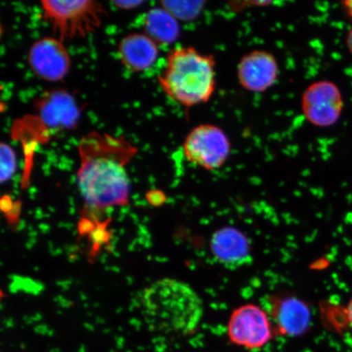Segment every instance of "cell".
<instances>
[{"instance_id": "obj_19", "label": "cell", "mask_w": 352, "mask_h": 352, "mask_svg": "<svg viewBox=\"0 0 352 352\" xmlns=\"http://www.w3.org/2000/svg\"><path fill=\"white\" fill-rule=\"evenodd\" d=\"M21 212V204L19 201L13 202V205L10 210L6 214L8 223L15 226L19 222Z\"/></svg>"}, {"instance_id": "obj_16", "label": "cell", "mask_w": 352, "mask_h": 352, "mask_svg": "<svg viewBox=\"0 0 352 352\" xmlns=\"http://www.w3.org/2000/svg\"><path fill=\"white\" fill-rule=\"evenodd\" d=\"M0 161H1L0 179L1 183H4L12 177L16 169L15 152L10 145L6 143L3 142L0 145Z\"/></svg>"}, {"instance_id": "obj_4", "label": "cell", "mask_w": 352, "mask_h": 352, "mask_svg": "<svg viewBox=\"0 0 352 352\" xmlns=\"http://www.w3.org/2000/svg\"><path fill=\"white\" fill-rule=\"evenodd\" d=\"M43 16L60 41L85 38L96 32L107 14L102 4L94 0L41 2Z\"/></svg>"}, {"instance_id": "obj_22", "label": "cell", "mask_w": 352, "mask_h": 352, "mask_svg": "<svg viewBox=\"0 0 352 352\" xmlns=\"http://www.w3.org/2000/svg\"><path fill=\"white\" fill-rule=\"evenodd\" d=\"M344 312L346 323L352 329V298L350 299L349 303H347Z\"/></svg>"}, {"instance_id": "obj_10", "label": "cell", "mask_w": 352, "mask_h": 352, "mask_svg": "<svg viewBox=\"0 0 352 352\" xmlns=\"http://www.w3.org/2000/svg\"><path fill=\"white\" fill-rule=\"evenodd\" d=\"M28 60L32 72L48 82L63 80L72 65L63 42L55 37H44L35 41L30 48Z\"/></svg>"}, {"instance_id": "obj_9", "label": "cell", "mask_w": 352, "mask_h": 352, "mask_svg": "<svg viewBox=\"0 0 352 352\" xmlns=\"http://www.w3.org/2000/svg\"><path fill=\"white\" fill-rule=\"evenodd\" d=\"M280 76V65L272 52L255 50L248 52L236 66L239 85L252 94H263L274 87Z\"/></svg>"}, {"instance_id": "obj_24", "label": "cell", "mask_w": 352, "mask_h": 352, "mask_svg": "<svg viewBox=\"0 0 352 352\" xmlns=\"http://www.w3.org/2000/svg\"><path fill=\"white\" fill-rule=\"evenodd\" d=\"M342 4L346 12L349 13V15L351 17H352V0H350V1L343 2Z\"/></svg>"}, {"instance_id": "obj_3", "label": "cell", "mask_w": 352, "mask_h": 352, "mask_svg": "<svg viewBox=\"0 0 352 352\" xmlns=\"http://www.w3.org/2000/svg\"><path fill=\"white\" fill-rule=\"evenodd\" d=\"M143 314L149 327L164 333L188 336L204 316V302L190 285L175 279L155 281L144 290Z\"/></svg>"}, {"instance_id": "obj_7", "label": "cell", "mask_w": 352, "mask_h": 352, "mask_svg": "<svg viewBox=\"0 0 352 352\" xmlns=\"http://www.w3.org/2000/svg\"><path fill=\"white\" fill-rule=\"evenodd\" d=\"M343 105L340 87L331 81L312 82L301 96L303 117L311 125L320 129L336 124L341 117Z\"/></svg>"}, {"instance_id": "obj_23", "label": "cell", "mask_w": 352, "mask_h": 352, "mask_svg": "<svg viewBox=\"0 0 352 352\" xmlns=\"http://www.w3.org/2000/svg\"><path fill=\"white\" fill-rule=\"evenodd\" d=\"M346 43V47L349 48L350 54L352 55V26L349 30V32H347Z\"/></svg>"}, {"instance_id": "obj_15", "label": "cell", "mask_w": 352, "mask_h": 352, "mask_svg": "<svg viewBox=\"0 0 352 352\" xmlns=\"http://www.w3.org/2000/svg\"><path fill=\"white\" fill-rule=\"evenodd\" d=\"M202 1H162L161 6L176 20L190 21L197 19L204 8Z\"/></svg>"}, {"instance_id": "obj_1", "label": "cell", "mask_w": 352, "mask_h": 352, "mask_svg": "<svg viewBox=\"0 0 352 352\" xmlns=\"http://www.w3.org/2000/svg\"><path fill=\"white\" fill-rule=\"evenodd\" d=\"M78 151L77 182L86 205L104 209L127 204L130 180L126 166L138 153V147L125 136L91 131L79 140Z\"/></svg>"}, {"instance_id": "obj_6", "label": "cell", "mask_w": 352, "mask_h": 352, "mask_svg": "<svg viewBox=\"0 0 352 352\" xmlns=\"http://www.w3.org/2000/svg\"><path fill=\"white\" fill-rule=\"evenodd\" d=\"M274 333L270 316L254 305L236 308L227 325L228 340L233 345L248 351L262 349L271 342Z\"/></svg>"}, {"instance_id": "obj_5", "label": "cell", "mask_w": 352, "mask_h": 352, "mask_svg": "<svg viewBox=\"0 0 352 352\" xmlns=\"http://www.w3.org/2000/svg\"><path fill=\"white\" fill-rule=\"evenodd\" d=\"M183 153L191 164L208 171L221 168L230 160L232 143L226 131L212 123H201L188 132Z\"/></svg>"}, {"instance_id": "obj_2", "label": "cell", "mask_w": 352, "mask_h": 352, "mask_svg": "<svg viewBox=\"0 0 352 352\" xmlns=\"http://www.w3.org/2000/svg\"><path fill=\"white\" fill-rule=\"evenodd\" d=\"M217 59L193 47H175L158 77L162 91L175 103L190 109L208 103L217 87Z\"/></svg>"}, {"instance_id": "obj_17", "label": "cell", "mask_w": 352, "mask_h": 352, "mask_svg": "<svg viewBox=\"0 0 352 352\" xmlns=\"http://www.w3.org/2000/svg\"><path fill=\"white\" fill-rule=\"evenodd\" d=\"M107 223L102 224L98 223L94 230L90 233V239L95 248H99L101 245L108 241L110 237L109 233L107 230Z\"/></svg>"}, {"instance_id": "obj_18", "label": "cell", "mask_w": 352, "mask_h": 352, "mask_svg": "<svg viewBox=\"0 0 352 352\" xmlns=\"http://www.w3.org/2000/svg\"><path fill=\"white\" fill-rule=\"evenodd\" d=\"M146 198L149 204L153 206H160L164 204L166 196L160 190H151L147 193Z\"/></svg>"}, {"instance_id": "obj_11", "label": "cell", "mask_w": 352, "mask_h": 352, "mask_svg": "<svg viewBox=\"0 0 352 352\" xmlns=\"http://www.w3.org/2000/svg\"><path fill=\"white\" fill-rule=\"evenodd\" d=\"M270 316L274 333L285 337L305 334L311 324V311L305 302L294 297L276 299Z\"/></svg>"}, {"instance_id": "obj_13", "label": "cell", "mask_w": 352, "mask_h": 352, "mask_svg": "<svg viewBox=\"0 0 352 352\" xmlns=\"http://www.w3.org/2000/svg\"><path fill=\"white\" fill-rule=\"evenodd\" d=\"M158 54L157 44L145 34H130L118 44L120 60L132 72H144L151 68Z\"/></svg>"}, {"instance_id": "obj_14", "label": "cell", "mask_w": 352, "mask_h": 352, "mask_svg": "<svg viewBox=\"0 0 352 352\" xmlns=\"http://www.w3.org/2000/svg\"><path fill=\"white\" fill-rule=\"evenodd\" d=\"M143 26L144 34L157 45L173 43L180 34L179 21L162 6L148 11Z\"/></svg>"}, {"instance_id": "obj_20", "label": "cell", "mask_w": 352, "mask_h": 352, "mask_svg": "<svg viewBox=\"0 0 352 352\" xmlns=\"http://www.w3.org/2000/svg\"><path fill=\"white\" fill-rule=\"evenodd\" d=\"M95 227L96 226H94V223H92L90 219H83L81 220L80 223H79L78 231L81 234H82V233H85V234L88 233V234H90Z\"/></svg>"}, {"instance_id": "obj_21", "label": "cell", "mask_w": 352, "mask_h": 352, "mask_svg": "<svg viewBox=\"0 0 352 352\" xmlns=\"http://www.w3.org/2000/svg\"><path fill=\"white\" fill-rule=\"evenodd\" d=\"M143 1H113V3L121 10H133L142 4Z\"/></svg>"}, {"instance_id": "obj_8", "label": "cell", "mask_w": 352, "mask_h": 352, "mask_svg": "<svg viewBox=\"0 0 352 352\" xmlns=\"http://www.w3.org/2000/svg\"><path fill=\"white\" fill-rule=\"evenodd\" d=\"M37 114L34 121L41 123L48 133H60L76 127L80 118V109L74 96L65 90L44 92L34 104Z\"/></svg>"}, {"instance_id": "obj_12", "label": "cell", "mask_w": 352, "mask_h": 352, "mask_svg": "<svg viewBox=\"0 0 352 352\" xmlns=\"http://www.w3.org/2000/svg\"><path fill=\"white\" fill-rule=\"evenodd\" d=\"M210 250L217 261L227 267H240L252 262V246L246 236L234 228H223L211 237Z\"/></svg>"}]
</instances>
